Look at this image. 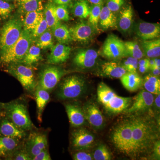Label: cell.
<instances>
[{"label":"cell","mask_w":160,"mask_h":160,"mask_svg":"<svg viewBox=\"0 0 160 160\" xmlns=\"http://www.w3.org/2000/svg\"><path fill=\"white\" fill-rule=\"evenodd\" d=\"M132 121V137L135 155L148 151L154 145L157 135L152 125L145 119L137 118Z\"/></svg>","instance_id":"1"},{"label":"cell","mask_w":160,"mask_h":160,"mask_svg":"<svg viewBox=\"0 0 160 160\" xmlns=\"http://www.w3.org/2000/svg\"><path fill=\"white\" fill-rule=\"evenodd\" d=\"M2 104L5 115L18 127L28 132L36 129L30 118L26 98H19Z\"/></svg>","instance_id":"2"},{"label":"cell","mask_w":160,"mask_h":160,"mask_svg":"<svg viewBox=\"0 0 160 160\" xmlns=\"http://www.w3.org/2000/svg\"><path fill=\"white\" fill-rule=\"evenodd\" d=\"M33 40L31 32L23 29L17 41L0 53V68H6L13 63H21Z\"/></svg>","instance_id":"3"},{"label":"cell","mask_w":160,"mask_h":160,"mask_svg":"<svg viewBox=\"0 0 160 160\" xmlns=\"http://www.w3.org/2000/svg\"><path fill=\"white\" fill-rule=\"evenodd\" d=\"M132 121L126 120L115 128L112 134V141L118 151L126 155L136 156L132 137Z\"/></svg>","instance_id":"4"},{"label":"cell","mask_w":160,"mask_h":160,"mask_svg":"<svg viewBox=\"0 0 160 160\" xmlns=\"http://www.w3.org/2000/svg\"><path fill=\"white\" fill-rule=\"evenodd\" d=\"M86 82L78 75L69 76L60 82L56 91V96L61 100H72L79 98L84 93Z\"/></svg>","instance_id":"5"},{"label":"cell","mask_w":160,"mask_h":160,"mask_svg":"<svg viewBox=\"0 0 160 160\" xmlns=\"http://www.w3.org/2000/svg\"><path fill=\"white\" fill-rule=\"evenodd\" d=\"M5 71L14 77L21 83L26 92L34 94L38 85L33 68L22 63H15L7 66Z\"/></svg>","instance_id":"6"},{"label":"cell","mask_w":160,"mask_h":160,"mask_svg":"<svg viewBox=\"0 0 160 160\" xmlns=\"http://www.w3.org/2000/svg\"><path fill=\"white\" fill-rule=\"evenodd\" d=\"M23 29L22 22L17 18L8 20L0 30V53L17 41Z\"/></svg>","instance_id":"7"},{"label":"cell","mask_w":160,"mask_h":160,"mask_svg":"<svg viewBox=\"0 0 160 160\" xmlns=\"http://www.w3.org/2000/svg\"><path fill=\"white\" fill-rule=\"evenodd\" d=\"M49 65L40 72L37 86L51 92L66 74V72L58 66Z\"/></svg>","instance_id":"8"},{"label":"cell","mask_w":160,"mask_h":160,"mask_svg":"<svg viewBox=\"0 0 160 160\" xmlns=\"http://www.w3.org/2000/svg\"><path fill=\"white\" fill-rule=\"evenodd\" d=\"M47 134L46 131L37 128L29 132L24 141V146L32 159L43 149L48 148Z\"/></svg>","instance_id":"9"},{"label":"cell","mask_w":160,"mask_h":160,"mask_svg":"<svg viewBox=\"0 0 160 160\" xmlns=\"http://www.w3.org/2000/svg\"><path fill=\"white\" fill-rule=\"evenodd\" d=\"M102 53L109 59H117L127 56L124 42L113 34L109 35L105 40Z\"/></svg>","instance_id":"10"},{"label":"cell","mask_w":160,"mask_h":160,"mask_svg":"<svg viewBox=\"0 0 160 160\" xmlns=\"http://www.w3.org/2000/svg\"><path fill=\"white\" fill-rule=\"evenodd\" d=\"M29 132L18 127L5 115L3 110L0 113V135L25 141Z\"/></svg>","instance_id":"11"},{"label":"cell","mask_w":160,"mask_h":160,"mask_svg":"<svg viewBox=\"0 0 160 160\" xmlns=\"http://www.w3.org/2000/svg\"><path fill=\"white\" fill-rule=\"evenodd\" d=\"M95 138L85 128H79L72 132L71 145L76 150H84L89 149L94 143Z\"/></svg>","instance_id":"12"},{"label":"cell","mask_w":160,"mask_h":160,"mask_svg":"<svg viewBox=\"0 0 160 160\" xmlns=\"http://www.w3.org/2000/svg\"><path fill=\"white\" fill-rule=\"evenodd\" d=\"M96 29L89 22H82L69 29L72 41L79 42H87L94 36Z\"/></svg>","instance_id":"13"},{"label":"cell","mask_w":160,"mask_h":160,"mask_svg":"<svg viewBox=\"0 0 160 160\" xmlns=\"http://www.w3.org/2000/svg\"><path fill=\"white\" fill-rule=\"evenodd\" d=\"M154 96L146 89H142L133 98L131 106L128 108L127 113H138L148 110L153 105Z\"/></svg>","instance_id":"14"},{"label":"cell","mask_w":160,"mask_h":160,"mask_svg":"<svg viewBox=\"0 0 160 160\" xmlns=\"http://www.w3.org/2000/svg\"><path fill=\"white\" fill-rule=\"evenodd\" d=\"M98 58V53L94 49H80L75 55L73 62L80 69H89L95 66Z\"/></svg>","instance_id":"15"},{"label":"cell","mask_w":160,"mask_h":160,"mask_svg":"<svg viewBox=\"0 0 160 160\" xmlns=\"http://www.w3.org/2000/svg\"><path fill=\"white\" fill-rule=\"evenodd\" d=\"M83 111L86 121L93 128L100 129L104 123L102 113L96 104L93 102L87 103L83 106Z\"/></svg>","instance_id":"16"},{"label":"cell","mask_w":160,"mask_h":160,"mask_svg":"<svg viewBox=\"0 0 160 160\" xmlns=\"http://www.w3.org/2000/svg\"><path fill=\"white\" fill-rule=\"evenodd\" d=\"M47 57V63L51 65H58L66 62L69 58L71 49L69 46L59 43L53 45Z\"/></svg>","instance_id":"17"},{"label":"cell","mask_w":160,"mask_h":160,"mask_svg":"<svg viewBox=\"0 0 160 160\" xmlns=\"http://www.w3.org/2000/svg\"><path fill=\"white\" fill-rule=\"evenodd\" d=\"M136 33L143 40L158 38L160 37V26L158 23L142 22L136 26Z\"/></svg>","instance_id":"18"},{"label":"cell","mask_w":160,"mask_h":160,"mask_svg":"<svg viewBox=\"0 0 160 160\" xmlns=\"http://www.w3.org/2000/svg\"><path fill=\"white\" fill-rule=\"evenodd\" d=\"M24 142L0 135V160H9L12 153L22 145Z\"/></svg>","instance_id":"19"},{"label":"cell","mask_w":160,"mask_h":160,"mask_svg":"<svg viewBox=\"0 0 160 160\" xmlns=\"http://www.w3.org/2000/svg\"><path fill=\"white\" fill-rule=\"evenodd\" d=\"M66 113L70 125L74 128L82 126L86 122L82 109L75 104L67 103L65 105Z\"/></svg>","instance_id":"20"},{"label":"cell","mask_w":160,"mask_h":160,"mask_svg":"<svg viewBox=\"0 0 160 160\" xmlns=\"http://www.w3.org/2000/svg\"><path fill=\"white\" fill-rule=\"evenodd\" d=\"M50 92L37 86L34 92V98L35 99L37 106V118L38 122L41 123L42 122V115L46 105L49 102L51 97Z\"/></svg>","instance_id":"21"},{"label":"cell","mask_w":160,"mask_h":160,"mask_svg":"<svg viewBox=\"0 0 160 160\" xmlns=\"http://www.w3.org/2000/svg\"><path fill=\"white\" fill-rule=\"evenodd\" d=\"M132 101L131 98L122 97L117 94L103 106L107 111L116 114L122 112L128 109L131 105Z\"/></svg>","instance_id":"22"},{"label":"cell","mask_w":160,"mask_h":160,"mask_svg":"<svg viewBox=\"0 0 160 160\" xmlns=\"http://www.w3.org/2000/svg\"><path fill=\"white\" fill-rule=\"evenodd\" d=\"M133 17V9L131 6L123 8L117 17V28L122 32L129 31L132 26Z\"/></svg>","instance_id":"23"},{"label":"cell","mask_w":160,"mask_h":160,"mask_svg":"<svg viewBox=\"0 0 160 160\" xmlns=\"http://www.w3.org/2000/svg\"><path fill=\"white\" fill-rule=\"evenodd\" d=\"M126 72L122 66L116 62H106L101 66V74L111 78H120Z\"/></svg>","instance_id":"24"},{"label":"cell","mask_w":160,"mask_h":160,"mask_svg":"<svg viewBox=\"0 0 160 160\" xmlns=\"http://www.w3.org/2000/svg\"><path fill=\"white\" fill-rule=\"evenodd\" d=\"M120 79L124 88L132 92L137 91L143 84L142 79L137 72H127Z\"/></svg>","instance_id":"25"},{"label":"cell","mask_w":160,"mask_h":160,"mask_svg":"<svg viewBox=\"0 0 160 160\" xmlns=\"http://www.w3.org/2000/svg\"><path fill=\"white\" fill-rule=\"evenodd\" d=\"M117 17L114 12L110 10L107 6H103L100 13L99 24L104 30L116 28Z\"/></svg>","instance_id":"26"},{"label":"cell","mask_w":160,"mask_h":160,"mask_svg":"<svg viewBox=\"0 0 160 160\" xmlns=\"http://www.w3.org/2000/svg\"><path fill=\"white\" fill-rule=\"evenodd\" d=\"M142 47L144 54L149 58H156L160 56V40L156 38L143 40Z\"/></svg>","instance_id":"27"},{"label":"cell","mask_w":160,"mask_h":160,"mask_svg":"<svg viewBox=\"0 0 160 160\" xmlns=\"http://www.w3.org/2000/svg\"><path fill=\"white\" fill-rule=\"evenodd\" d=\"M41 59V49L32 43L21 63L33 68Z\"/></svg>","instance_id":"28"},{"label":"cell","mask_w":160,"mask_h":160,"mask_svg":"<svg viewBox=\"0 0 160 160\" xmlns=\"http://www.w3.org/2000/svg\"><path fill=\"white\" fill-rule=\"evenodd\" d=\"M43 16V12L38 10L27 12L23 21V29L31 32Z\"/></svg>","instance_id":"29"},{"label":"cell","mask_w":160,"mask_h":160,"mask_svg":"<svg viewBox=\"0 0 160 160\" xmlns=\"http://www.w3.org/2000/svg\"><path fill=\"white\" fill-rule=\"evenodd\" d=\"M56 6L53 3L49 2L46 4L43 12L44 18L45 19L49 29L61 24V21L58 18L56 13Z\"/></svg>","instance_id":"30"},{"label":"cell","mask_w":160,"mask_h":160,"mask_svg":"<svg viewBox=\"0 0 160 160\" xmlns=\"http://www.w3.org/2000/svg\"><path fill=\"white\" fill-rule=\"evenodd\" d=\"M117 94L105 83L99 84L97 88L98 100L103 106L108 102Z\"/></svg>","instance_id":"31"},{"label":"cell","mask_w":160,"mask_h":160,"mask_svg":"<svg viewBox=\"0 0 160 160\" xmlns=\"http://www.w3.org/2000/svg\"><path fill=\"white\" fill-rule=\"evenodd\" d=\"M52 29V34L59 43L66 44L72 41L69 29L66 25L61 23Z\"/></svg>","instance_id":"32"},{"label":"cell","mask_w":160,"mask_h":160,"mask_svg":"<svg viewBox=\"0 0 160 160\" xmlns=\"http://www.w3.org/2000/svg\"><path fill=\"white\" fill-rule=\"evenodd\" d=\"M145 89L152 94L160 93V80L158 76L152 74L146 75L143 81Z\"/></svg>","instance_id":"33"},{"label":"cell","mask_w":160,"mask_h":160,"mask_svg":"<svg viewBox=\"0 0 160 160\" xmlns=\"http://www.w3.org/2000/svg\"><path fill=\"white\" fill-rule=\"evenodd\" d=\"M20 11L25 13L41 10L43 9L42 0H18Z\"/></svg>","instance_id":"34"},{"label":"cell","mask_w":160,"mask_h":160,"mask_svg":"<svg viewBox=\"0 0 160 160\" xmlns=\"http://www.w3.org/2000/svg\"><path fill=\"white\" fill-rule=\"evenodd\" d=\"M90 7L86 0H78L72 8L75 16L80 18L86 19L89 17Z\"/></svg>","instance_id":"35"},{"label":"cell","mask_w":160,"mask_h":160,"mask_svg":"<svg viewBox=\"0 0 160 160\" xmlns=\"http://www.w3.org/2000/svg\"><path fill=\"white\" fill-rule=\"evenodd\" d=\"M35 40H36V45L41 49H49L53 46L52 33L49 29Z\"/></svg>","instance_id":"36"},{"label":"cell","mask_w":160,"mask_h":160,"mask_svg":"<svg viewBox=\"0 0 160 160\" xmlns=\"http://www.w3.org/2000/svg\"><path fill=\"white\" fill-rule=\"evenodd\" d=\"M124 44L127 56H129L138 60L143 57L144 53L137 42H126Z\"/></svg>","instance_id":"37"},{"label":"cell","mask_w":160,"mask_h":160,"mask_svg":"<svg viewBox=\"0 0 160 160\" xmlns=\"http://www.w3.org/2000/svg\"><path fill=\"white\" fill-rule=\"evenodd\" d=\"M103 6V3L98 5H92L90 7L89 15V22L97 30L100 13Z\"/></svg>","instance_id":"38"},{"label":"cell","mask_w":160,"mask_h":160,"mask_svg":"<svg viewBox=\"0 0 160 160\" xmlns=\"http://www.w3.org/2000/svg\"><path fill=\"white\" fill-rule=\"evenodd\" d=\"M95 160H110L112 159L111 154L105 145L101 144L95 149L92 156Z\"/></svg>","instance_id":"39"},{"label":"cell","mask_w":160,"mask_h":160,"mask_svg":"<svg viewBox=\"0 0 160 160\" xmlns=\"http://www.w3.org/2000/svg\"><path fill=\"white\" fill-rule=\"evenodd\" d=\"M14 7L5 0H0V18L6 20L9 18Z\"/></svg>","instance_id":"40"},{"label":"cell","mask_w":160,"mask_h":160,"mask_svg":"<svg viewBox=\"0 0 160 160\" xmlns=\"http://www.w3.org/2000/svg\"><path fill=\"white\" fill-rule=\"evenodd\" d=\"M49 29L47 22L44 18V16L41 18L38 25L31 32L33 40L37 38L41 34Z\"/></svg>","instance_id":"41"},{"label":"cell","mask_w":160,"mask_h":160,"mask_svg":"<svg viewBox=\"0 0 160 160\" xmlns=\"http://www.w3.org/2000/svg\"><path fill=\"white\" fill-rule=\"evenodd\" d=\"M9 160H32L25 149L24 142L22 145L12 153Z\"/></svg>","instance_id":"42"},{"label":"cell","mask_w":160,"mask_h":160,"mask_svg":"<svg viewBox=\"0 0 160 160\" xmlns=\"http://www.w3.org/2000/svg\"><path fill=\"white\" fill-rule=\"evenodd\" d=\"M138 61L137 59L129 57L127 59L124 61L122 66L128 72H136L138 67Z\"/></svg>","instance_id":"43"},{"label":"cell","mask_w":160,"mask_h":160,"mask_svg":"<svg viewBox=\"0 0 160 160\" xmlns=\"http://www.w3.org/2000/svg\"><path fill=\"white\" fill-rule=\"evenodd\" d=\"M55 10L57 17L60 21H69V15L67 6L57 5L56 6Z\"/></svg>","instance_id":"44"},{"label":"cell","mask_w":160,"mask_h":160,"mask_svg":"<svg viewBox=\"0 0 160 160\" xmlns=\"http://www.w3.org/2000/svg\"><path fill=\"white\" fill-rule=\"evenodd\" d=\"M125 0H108L107 6L113 12H117L120 10L124 4Z\"/></svg>","instance_id":"45"},{"label":"cell","mask_w":160,"mask_h":160,"mask_svg":"<svg viewBox=\"0 0 160 160\" xmlns=\"http://www.w3.org/2000/svg\"><path fill=\"white\" fill-rule=\"evenodd\" d=\"M75 152L72 155V159L74 160H92L93 157L91 154L86 152L81 151Z\"/></svg>","instance_id":"46"},{"label":"cell","mask_w":160,"mask_h":160,"mask_svg":"<svg viewBox=\"0 0 160 160\" xmlns=\"http://www.w3.org/2000/svg\"><path fill=\"white\" fill-rule=\"evenodd\" d=\"M51 156L48 148L42 150L39 153L32 158V160H51Z\"/></svg>","instance_id":"47"},{"label":"cell","mask_w":160,"mask_h":160,"mask_svg":"<svg viewBox=\"0 0 160 160\" xmlns=\"http://www.w3.org/2000/svg\"><path fill=\"white\" fill-rule=\"evenodd\" d=\"M153 149L154 151V155L158 159H160V142L159 140H158L155 142L153 145Z\"/></svg>","instance_id":"48"},{"label":"cell","mask_w":160,"mask_h":160,"mask_svg":"<svg viewBox=\"0 0 160 160\" xmlns=\"http://www.w3.org/2000/svg\"><path fill=\"white\" fill-rule=\"evenodd\" d=\"M53 3L57 5L67 6L72 2L73 0H52Z\"/></svg>","instance_id":"49"},{"label":"cell","mask_w":160,"mask_h":160,"mask_svg":"<svg viewBox=\"0 0 160 160\" xmlns=\"http://www.w3.org/2000/svg\"><path fill=\"white\" fill-rule=\"evenodd\" d=\"M156 98H154V102L153 103H155V106L158 109H160V94L157 95Z\"/></svg>","instance_id":"50"},{"label":"cell","mask_w":160,"mask_h":160,"mask_svg":"<svg viewBox=\"0 0 160 160\" xmlns=\"http://www.w3.org/2000/svg\"><path fill=\"white\" fill-rule=\"evenodd\" d=\"M140 72L142 73H144L146 72L149 69V65H146V66H139L138 67Z\"/></svg>","instance_id":"51"},{"label":"cell","mask_w":160,"mask_h":160,"mask_svg":"<svg viewBox=\"0 0 160 160\" xmlns=\"http://www.w3.org/2000/svg\"><path fill=\"white\" fill-rule=\"evenodd\" d=\"M149 59L146 58L141 59L138 62V65L139 66H146L149 65Z\"/></svg>","instance_id":"52"},{"label":"cell","mask_w":160,"mask_h":160,"mask_svg":"<svg viewBox=\"0 0 160 160\" xmlns=\"http://www.w3.org/2000/svg\"><path fill=\"white\" fill-rule=\"evenodd\" d=\"M151 70H152V75H153L158 77L160 75V71L159 68H154L151 69Z\"/></svg>","instance_id":"53"},{"label":"cell","mask_w":160,"mask_h":160,"mask_svg":"<svg viewBox=\"0 0 160 160\" xmlns=\"http://www.w3.org/2000/svg\"><path fill=\"white\" fill-rule=\"evenodd\" d=\"M88 1L92 5H98L103 3V0H88Z\"/></svg>","instance_id":"54"},{"label":"cell","mask_w":160,"mask_h":160,"mask_svg":"<svg viewBox=\"0 0 160 160\" xmlns=\"http://www.w3.org/2000/svg\"><path fill=\"white\" fill-rule=\"evenodd\" d=\"M155 62L154 68H160V59H154Z\"/></svg>","instance_id":"55"},{"label":"cell","mask_w":160,"mask_h":160,"mask_svg":"<svg viewBox=\"0 0 160 160\" xmlns=\"http://www.w3.org/2000/svg\"><path fill=\"white\" fill-rule=\"evenodd\" d=\"M3 110L2 102H0V112H2Z\"/></svg>","instance_id":"56"},{"label":"cell","mask_w":160,"mask_h":160,"mask_svg":"<svg viewBox=\"0 0 160 160\" xmlns=\"http://www.w3.org/2000/svg\"><path fill=\"white\" fill-rule=\"evenodd\" d=\"M5 1H8V2H11V1H12V2H13V1H18V0H5Z\"/></svg>","instance_id":"57"},{"label":"cell","mask_w":160,"mask_h":160,"mask_svg":"<svg viewBox=\"0 0 160 160\" xmlns=\"http://www.w3.org/2000/svg\"><path fill=\"white\" fill-rule=\"evenodd\" d=\"M0 19H1V18H0Z\"/></svg>","instance_id":"58"},{"label":"cell","mask_w":160,"mask_h":160,"mask_svg":"<svg viewBox=\"0 0 160 160\" xmlns=\"http://www.w3.org/2000/svg\"><path fill=\"white\" fill-rule=\"evenodd\" d=\"M0 113H1V112H0Z\"/></svg>","instance_id":"59"}]
</instances>
